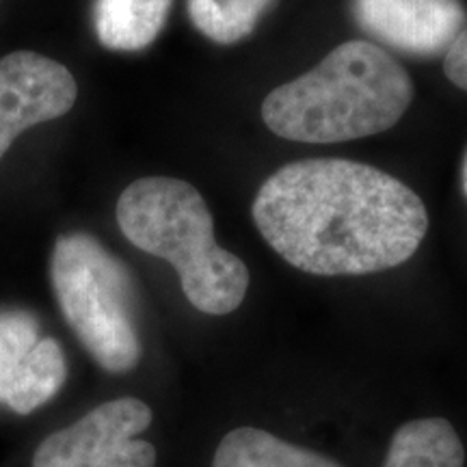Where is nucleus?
I'll return each mask as SVG.
<instances>
[{
  "instance_id": "obj_1",
  "label": "nucleus",
  "mask_w": 467,
  "mask_h": 467,
  "mask_svg": "<svg viewBox=\"0 0 467 467\" xmlns=\"http://www.w3.org/2000/svg\"><path fill=\"white\" fill-rule=\"evenodd\" d=\"M255 225L282 258L309 275H370L400 266L429 230L424 202L372 165L344 159L290 162L254 200Z\"/></svg>"
},
{
  "instance_id": "obj_2",
  "label": "nucleus",
  "mask_w": 467,
  "mask_h": 467,
  "mask_svg": "<svg viewBox=\"0 0 467 467\" xmlns=\"http://www.w3.org/2000/svg\"><path fill=\"white\" fill-rule=\"evenodd\" d=\"M411 100L407 69L381 46L353 39L307 74L268 93L262 119L288 141L342 143L389 130Z\"/></svg>"
},
{
  "instance_id": "obj_3",
  "label": "nucleus",
  "mask_w": 467,
  "mask_h": 467,
  "mask_svg": "<svg viewBox=\"0 0 467 467\" xmlns=\"http://www.w3.org/2000/svg\"><path fill=\"white\" fill-rule=\"evenodd\" d=\"M117 225L134 247L167 260L184 296L210 317H225L244 301L249 271L219 247L208 203L195 186L175 178H141L117 202Z\"/></svg>"
},
{
  "instance_id": "obj_4",
  "label": "nucleus",
  "mask_w": 467,
  "mask_h": 467,
  "mask_svg": "<svg viewBox=\"0 0 467 467\" xmlns=\"http://www.w3.org/2000/svg\"><path fill=\"white\" fill-rule=\"evenodd\" d=\"M50 279L63 318L98 366L130 372L141 359V340L137 290L124 262L91 234H63L52 249Z\"/></svg>"
},
{
  "instance_id": "obj_5",
  "label": "nucleus",
  "mask_w": 467,
  "mask_h": 467,
  "mask_svg": "<svg viewBox=\"0 0 467 467\" xmlns=\"http://www.w3.org/2000/svg\"><path fill=\"white\" fill-rule=\"evenodd\" d=\"M150 424L151 409L143 400H109L46 437L33 467H154L156 448L139 440Z\"/></svg>"
},
{
  "instance_id": "obj_6",
  "label": "nucleus",
  "mask_w": 467,
  "mask_h": 467,
  "mask_svg": "<svg viewBox=\"0 0 467 467\" xmlns=\"http://www.w3.org/2000/svg\"><path fill=\"white\" fill-rule=\"evenodd\" d=\"M78 85L63 63L33 50L0 58V161L28 128L72 110Z\"/></svg>"
},
{
  "instance_id": "obj_7",
  "label": "nucleus",
  "mask_w": 467,
  "mask_h": 467,
  "mask_svg": "<svg viewBox=\"0 0 467 467\" xmlns=\"http://www.w3.org/2000/svg\"><path fill=\"white\" fill-rule=\"evenodd\" d=\"M353 17L368 35L411 57H440L467 26L461 0H353Z\"/></svg>"
},
{
  "instance_id": "obj_8",
  "label": "nucleus",
  "mask_w": 467,
  "mask_h": 467,
  "mask_svg": "<svg viewBox=\"0 0 467 467\" xmlns=\"http://www.w3.org/2000/svg\"><path fill=\"white\" fill-rule=\"evenodd\" d=\"M173 0H96L93 31L107 50L139 52L156 42Z\"/></svg>"
},
{
  "instance_id": "obj_9",
  "label": "nucleus",
  "mask_w": 467,
  "mask_h": 467,
  "mask_svg": "<svg viewBox=\"0 0 467 467\" xmlns=\"http://www.w3.org/2000/svg\"><path fill=\"white\" fill-rule=\"evenodd\" d=\"M213 467H342L325 454L306 451L254 426L234 429L219 443Z\"/></svg>"
},
{
  "instance_id": "obj_10",
  "label": "nucleus",
  "mask_w": 467,
  "mask_h": 467,
  "mask_svg": "<svg viewBox=\"0 0 467 467\" xmlns=\"http://www.w3.org/2000/svg\"><path fill=\"white\" fill-rule=\"evenodd\" d=\"M465 448L454 426L443 418L402 424L392 437L383 467H463Z\"/></svg>"
},
{
  "instance_id": "obj_11",
  "label": "nucleus",
  "mask_w": 467,
  "mask_h": 467,
  "mask_svg": "<svg viewBox=\"0 0 467 467\" xmlns=\"http://www.w3.org/2000/svg\"><path fill=\"white\" fill-rule=\"evenodd\" d=\"M273 5L275 0H186L192 26L221 46L249 37Z\"/></svg>"
},
{
  "instance_id": "obj_12",
  "label": "nucleus",
  "mask_w": 467,
  "mask_h": 467,
  "mask_svg": "<svg viewBox=\"0 0 467 467\" xmlns=\"http://www.w3.org/2000/svg\"><path fill=\"white\" fill-rule=\"evenodd\" d=\"M66 379L67 361L61 344L52 337H42L5 405L20 416H28L55 399Z\"/></svg>"
},
{
  "instance_id": "obj_13",
  "label": "nucleus",
  "mask_w": 467,
  "mask_h": 467,
  "mask_svg": "<svg viewBox=\"0 0 467 467\" xmlns=\"http://www.w3.org/2000/svg\"><path fill=\"white\" fill-rule=\"evenodd\" d=\"M42 340L39 323L26 309L0 312V402H7L31 359L35 347Z\"/></svg>"
},
{
  "instance_id": "obj_14",
  "label": "nucleus",
  "mask_w": 467,
  "mask_h": 467,
  "mask_svg": "<svg viewBox=\"0 0 467 467\" xmlns=\"http://www.w3.org/2000/svg\"><path fill=\"white\" fill-rule=\"evenodd\" d=\"M443 72L454 87L467 91V26L443 55Z\"/></svg>"
},
{
  "instance_id": "obj_15",
  "label": "nucleus",
  "mask_w": 467,
  "mask_h": 467,
  "mask_svg": "<svg viewBox=\"0 0 467 467\" xmlns=\"http://www.w3.org/2000/svg\"><path fill=\"white\" fill-rule=\"evenodd\" d=\"M461 184H463V192L467 197V151H465V159H463V167H461Z\"/></svg>"
}]
</instances>
